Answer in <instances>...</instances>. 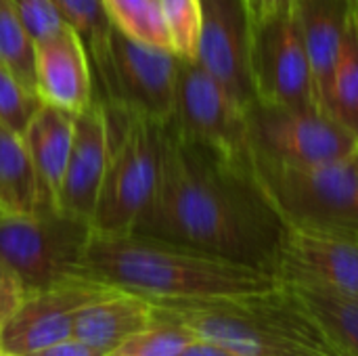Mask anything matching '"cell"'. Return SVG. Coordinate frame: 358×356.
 <instances>
[{"instance_id": "cell-1", "label": "cell", "mask_w": 358, "mask_h": 356, "mask_svg": "<svg viewBox=\"0 0 358 356\" xmlns=\"http://www.w3.org/2000/svg\"><path fill=\"white\" fill-rule=\"evenodd\" d=\"M275 275L285 222L254 172L164 126L162 174L136 231Z\"/></svg>"}, {"instance_id": "cell-2", "label": "cell", "mask_w": 358, "mask_h": 356, "mask_svg": "<svg viewBox=\"0 0 358 356\" xmlns=\"http://www.w3.org/2000/svg\"><path fill=\"white\" fill-rule=\"evenodd\" d=\"M84 273L147 300L233 298L279 285L273 273L138 233H92Z\"/></svg>"}, {"instance_id": "cell-3", "label": "cell", "mask_w": 358, "mask_h": 356, "mask_svg": "<svg viewBox=\"0 0 358 356\" xmlns=\"http://www.w3.org/2000/svg\"><path fill=\"white\" fill-rule=\"evenodd\" d=\"M149 302L153 319L243 356H346L281 283L250 296Z\"/></svg>"}, {"instance_id": "cell-4", "label": "cell", "mask_w": 358, "mask_h": 356, "mask_svg": "<svg viewBox=\"0 0 358 356\" xmlns=\"http://www.w3.org/2000/svg\"><path fill=\"white\" fill-rule=\"evenodd\" d=\"M109 157L92 214V233L130 235L149 210L162 174L164 126L141 113L105 105Z\"/></svg>"}, {"instance_id": "cell-5", "label": "cell", "mask_w": 358, "mask_h": 356, "mask_svg": "<svg viewBox=\"0 0 358 356\" xmlns=\"http://www.w3.org/2000/svg\"><path fill=\"white\" fill-rule=\"evenodd\" d=\"M252 172L285 225L358 243V153L313 168L252 157Z\"/></svg>"}, {"instance_id": "cell-6", "label": "cell", "mask_w": 358, "mask_h": 356, "mask_svg": "<svg viewBox=\"0 0 358 356\" xmlns=\"http://www.w3.org/2000/svg\"><path fill=\"white\" fill-rule=\"evenodd\" d=\"M90 237L92 225L88 220L61 210L0 212V258L17 273L25 292L86 275L84 254Z\"/></svg>"}, {"instance_id": "cell-7", "label": "cell", "mask_w": 358, "mask_h": 356, "mask_svg": "<svg viewBox=\"0 0 358 356\" xmlns=\"http://www.w3.org/2000/svg\"><path fill=\"white\" fill-rule=\"evenodd\" d=\"M245 115L254 159L287 168H313L358 153L357 134L319 107L254 101Z\"/></svg>"}, {"instance_id": "cell-8", "label": "cell", "mask_w": 358, "mask_h": 356, "mask_svg": "<svg viewBox=\"0 0 358 356\" xmlns=\"http://www.w3.org/2000/svg\"><path fill=\"white\" fill-rule=\"evenodd\" d=\"M170 126L224 164L252 172L245 107L239 105L197 61L180 59L176 109Z\"/></svg>"}, {"instance_id": "cell-9", "label": "cell", "mask_w": 358, "mask_h": 356, "mask_svg": "<svg viewBox=\"0 0 358 356\" xmlns=\"http://www.w3.org/2000/svg\"><path fill=\"white\" fill-rule=\"evenodd\" d=\"M109 80L94 94L105 105L141 113L157 124H170L176 109V82L180 59L159 46H151L111 29Z\"/></svg>"}, {"instance_id": "cell-10", "label": "cell", "mask_w": 358, "mask_h": 356, "mask_svg": "<svg viewBox=\"0 0 358 356\" xmlns=\"http://www.w3.org/2000/svg\"><path fill=\"white\" fill-rule=\"evenodd\" d=\"M252 76L256 101L285 107H319L294 6L252 29Z\"/></svg>"}, {"instance_id": "cell-11", "label": "cell", "mask_w": 358, "mask_h": 356, "mask_svg": "<svg viewBox=\"0 0 358 356\" xmlns=\"http://www.w3.org/2000/svg\"><path fill=\"white\" fill-rule=\"evenodd\" d=\"M115 290L113 285L82 275L44 290L27 292L0 329V348L25 356L73 338L78 313Z\"/></svg>"}, {"instance_id": "cell-12", "label": "cell", "mask_w": 358, "mask_h": 356, "mask_svg": "<svg viewBox=\"0 0 358 356\" xmlns=\"http://www.w3.org/2000/svg\"><path fill=\"white\" fill-rule=\"evenodd\" d=\"M197 63L245 109L256 101L252 27L241 0H201Z\"/></svg>"}, {"instance_id": "cell-13", "label": "cell", "mask_w": 358, "mask_h": 356, "mask_svg": "<svg viewBox=\"0 0 358 356\" xmlns=\"http://www.w3.org/2000/svg\"><path fill=\"white\" fill-rule=\"evenodd\" d=\"M275 277L358 296V243L285 225Z\"/></svg>"}, {"instance_id": "cell-14", "label": "cell", "mask_w": 358, "mask_h": 356, "mask_svg": "<svg viewBox=\"0 0 358 356\" xmlns=\"http://www.w3.org/2000/svg\"><path fill=\"white\" fill-rule=\"evenodd\" d=\"M109 157V124L103 103L94 101L73 115V141L57 208L92 222Z\"/></svg>"}, {"instance_id": "cell-15", "label": "cell", "mask_w": 358, "mask_h": 356, "mask_svg": "<svg viewBox=\"0 0 358 356\" xmlns=\"http://www.w3.org/2000/svg\"><path fill=\"white\" fill-rule=\"evenodd\" d=\"M36 94L42 103L71 113L94 101L90 57L71 25L36 42Z\"/></svg>"}, {"instance_id": "cell-16", "label": "cell", "mask_w": 358, "mask_h": 356, "mask_svg": "<svg viewBox=\"0 0 358 356\" xmlns=\"http://www.w3.org/2000/svg\"><path fill=\"white\" fill-rule=\"evenodd\" d=\"M298 15L306 55L313 69L317 103L329 113V94L340 61L348 19L352 13L350 0H292Z\"/></svg>"}, {"instance_id": "cell-17", "label": "cell", "mask_w": 358, "mask_h": 356, "mask_svg": "<svg viewBox=\"0 0 358 356\" xmlns=\"http://www.w3.org/2000/svg\"><path fill=\"white\" fill-rule=\"evenodd\" d=\"M73 115L61 107L40 103L23 130V141L40 187L42 210H59L57 199L73 141Z\"/></svg>"}, {"instance_id": "cell-18", "label": "cell", "mask_w": 358, "mask_h": 356, "mask_svg": "<svg viewBox=\"0 0 358 356\" xmlns=\"http://www.w3.org/2000/svg\"><path fill=\"white\" fill-rule=\"evenodd\" d=\"M153 323V306L147 298L115 290L84 306L73 325V338L99 348L107 356L132 334Z\"/></svg>"}, {"instance_id": "cell-19", "label": "cell", "mask_w": 358, "mask_h": 356, "mask_svg": "<svg viewBox=\"0 0 358 356\" xmlns=\"http://www.w3.org/2000/svg\"><path fill=\"white\" fill-rule=\"evenodd\" d=\"M346 356H358V296L310 283L279 281Z\"/></svg>"}, {"instance_id": "cell-20", "label": "cell", "mask_w": 358, "mask_h": 356, "mask_svg": "<svg viewBox=\"0 0 358 356\" xmlns=\"http://www.w3.org/2000/svg\"><path fill=\"white\" fill-rule=\"evenodd\" d=\"M42 210L38 178L23 141L0 124V212L31 214Z\"/></svg>"}, {"instance_id": "cell-21", "label": "cell", "mask_w": 358, "mask_h": 356, "mask_svg": "<svg viewBox=\"0 0 358 356\" xmlns=\"http://www.w3.org/2000/svg\"><path fill=\"white\" fill-rule=\"evenodd\" d=\"M61 10L63 19L80 34L86 52L90 57L94 73V94L103 92L109 80V44H111V21L103 6V0H52Z\"/></svg>"}, {"instance_id": "cell-22", "label": "cell", "mask_w": 358, "mask_h": 356, "mask_svg": "<svg viewBox=\"0 0 358 356\" xmlns=\"http://www.w3.org/2000/svg\"><path fill=\"white\" fill-rule=\"evenodd\" d=\"M327 109L358 136V10L355 6L348 19Z\"/></svg>"}, {"instance_id": "cell-23", "label": "cell", "mask_w": 358, "mask_h": 356, "mask_svg": "<svg viewBox=\"0 0 358 356\" xmlns=\"http://www.w3.org/2000/svg\"><path fill=\"white\" fill-rule=\"evenodd\" d=\"M103 6L124 36L172 50L159 0H103Z\"/></svg>"}, {"instance_id": "cell-24", "label": "cell", "mask_w": 358, "mask_h": 356, "mask_svg": "<svg viewBox=\"0 0 358 356\" xmlns=\"http://www.w3.org/2000/svg\"><path fill=\"white\" fill-rule=\"evenodd\" d=\"M0 65L36 92V42L10 0H0Z\"/></svg>"}, {"instance_id": "cell-25", "label": "cell", "mask_w": 358, "mask_h": 356, "mask_svg": "<svg viewBox=\"0 0 358 356\" xmlns=\"http://www.w3.org/2000/svg\"><path fill=\"white\" fill-rule=\"evenodd\" d=\"M193 340L195 334L187 327L153 319L149 327L126 338L107 356H180Z\"/></svg>"}, {"instance_id": "cell-26", "label": "cell", "mask_w": 358, "mask_h": 356, "mask_svg": "<svg viewBox=\"0 0 358 356\" xmlns=\"http://www.w3.org/2000/svg\"><path fill=\"white\" fill-rule=\"evenodd\" d=\"M172 52L182 61H197L203 10L201 0H159Z\"/></svg>"}, {"instance_id": "cell-27", "label": "cell", "mask_w": 358, "mask_h": 356, "mask_svg": "<svg viewBox=\"0 0 358 356\" xmlns=\"http://www.w3.org/2000/svg\"><path fill=\"white\" fill-rule=\"evenodd\" d=\"M36 92L27 90L10 71L0 65V124L8 130L23 134L31 115L40 107Z\"/></svg>"}, {"instance_id": "cell-28", "label": "cell", "mask_w": 358, "mask_h": 356, "mask_svg": "<svg viewBox=\"0 0 358 356\" xmlns=\"http://www.w3.org/2000/svg\"><path fill=\"white\" fill-rule=\"evenodd\" d=\"M10 4L15 6L21 23L29 31L34 42H40L57 34L61 27L69 25L52 0H10Z\"/></svg>"}, {"instance_id": "cell-29", "label": "cell", "mask_w": 358, "mask_h": 356, "mask_svg": "<svg viewBox=\"0 0 358 356\" xmlns=\"http://www.w3.org/2000/svg\"><path fill=\"white\" fill-rule=\"evenodd\" d=\"M25 294V285L21 283L17 273L0 258V329L17 311Z\"/></svg>"}, {"instance_id": "cell-30", "label": "cell", "mask_w": 358, "mask_h": 356, "mask_svg": "<svg viewBox=\"0 0 358 356\" xmlns=\"http://www.w3.org/2000/svg\"><path fill=\"white\" fill-rule=\"evenodd\" d=\"M241 2L252 29L275 19L277 15H281L292 6V0H241Z\"/></svg>"}, {"instance_id": "cell-31", "label": "cell", "mask_w": 358, "mask_h": 356, "mask_svg": "<svg viewBox=\"0 0 358 356\" xmlns=\"http://www.w3.org/2000/svg\"><path fill=\"white\" fill-rule=\"evenodd\" d=\"M25 356H105L99 348L78 340V338H67L57 344H50L46 348H40L36 353H29Z\"/></svg>"}, {"instance_id": "cell-32", "label": "cell", "mask_w": 358, "mask_h": 356, "mask_svg": "<svg viewBox=\"0 0 358 356\" xmlns=\"http://www.w3.org/2000/svg\"><path fill=\"white\" fill-rule=\"evenodd\" d=\"M180 356H243L222 344H216V342H210V340H203V338H195Z\"/></svg>"}, {"instance_id": "cell-33", "label": "cell", "mask_w": 358, "mask_h": 356, "mask_svg": "<svg viewBox=\"0 0 358 356\" xmlns=\"http://www.w3.org/2000/svg\"><path fill=\"white\" fill-rule=\"evenodd\" d=\"M0 356H21V355H13V353H8V350H2V348H0Z\"/></svg>"}, {"instance_id": "cell-34", "label": "cell", "mask_w": 358, "mask_h": 356, "mask_svg": "<svg viewBox=\"0 0 358 356\" xmlns=\"http://www.w3.org/2000/svg\"><path fill=\"white\" fill-rule=\"evenodd\" d=\"M350 2H352V6L358 10V0H350Z\"/></svg>"}]
</instances>
